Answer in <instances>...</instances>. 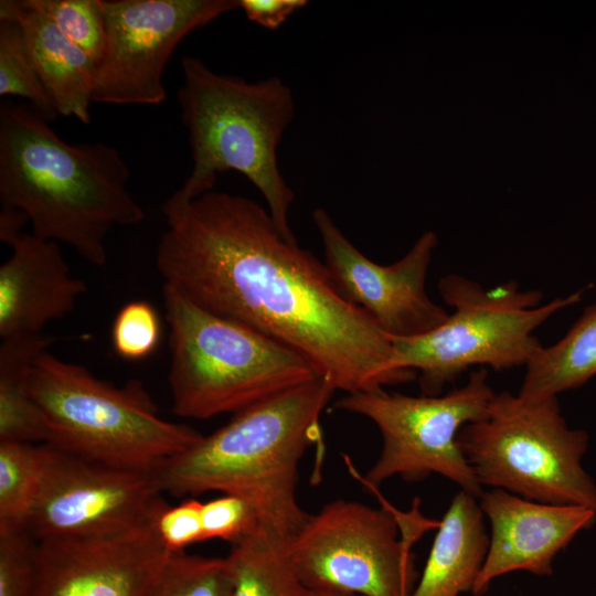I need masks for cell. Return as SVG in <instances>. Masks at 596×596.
I'll list each match as a JSON object with an SVG mask.
<instances>
[{
    "instance_id": "6da1fadb",
    "label": "cell",
    "mask_w": 596,
    "mask_h": 596,
    "mask_svg": "<svg viewBox=\"0 0 596 596\" xmlns=\"http://www.w3.org/2000/svg\"><path fill=\"white\" fill-rule=\"evenodd\" d=\"M162 212L156 267L163 285L287 345L336 391L375 392L417 377L395 364L389 337L339 294L324 262L286 240L254 200L212 190L163 203Z\"/></svg>"
},
{
    "instance_id": "7a4b0ae2",
    "label": "cell",
    "mask_w": 596,
    "mask_h": 596,
    "mask_svg": "<svg viewBox=\"0 0 596 596\" xmlns=\"http://www.w3.org/2000/svg\"><path fill=\"white\" fill-rule=\"evenodd\" d=\"M47 123L31 106L1 104V203L23 212L34 235L104 266L110 231L145 219L128 166L116 148L68 143Z\"/></svg>"
},
{
    "instance_id": "3957f363",
    "label": "cell",
    "mask_w": 596,
    "mask_h": 596,
    "mask_svg": "<svg viewBox=\"0 0 596 596\" xmlns=\"http://www.w3.org/2000/svg\"><path fill=\"white\" fill-rule=\"evenodd\" d=\"M334 389L317 376L233 415L151 476L174 497L220 491L247 500L259 528L288 544L309 518L296 497L299 462L321 438L320 415Z\"/></svg>"
},
{
    "instance_id": "277c9868",
    "label": "cell",
    "mask_w": 596,
    "mask_h": 596,
    "mask_svg": "<svg viewBox=\"0 0 596 596\" xmlns=\"http://www.w3.org/2000/svg\"><path fill=\"white\" fill-rule=\"evenodd\" d=\"M178 89L193 168L164 203L181 204L213 190L219 174H244L263 195L286 240L298 243L289 224L295 193L283 177L277 150L295 115L290 87L278 76L246 82L219 74L200 58L181 61Z\"/></svg>"
},
{
    "instance_id": "5b68a950",
    "label": "cell",
    "mask_w": 596,
    "mask_h": 596,
    "mask_svg": "<svg viewBox=\"0 0 596 596\" xmlns=\"http://www.w3.org/2000/svg\"><path fill=\"white\" fill-rule=\"evenodd\" d=\"M173 412L191 419L237 413L317 377L287 345L205 310L163 285Z\"/></svg>"
},
{
    "instance_id": "8992f818",
    "label": "cell",
    "mask_w": 596,
    "mask_h": 596,
    "mask_svg": "<svg viewBox=\"0 0 596 596\" xmlns=\"http://www.w3.org/2000/svg\"><path fill=\"white\" fill-rule=\"evenodd\" d=\"M29 389L47 444L114 468L151 473L203 437L161 418L141 381L116 386L49 350L35 360Z\"/></svg>"
},
{
    "instance_id": "52a82bcc",
    "label": "cell",
    "mask_w": 596,
    "mask_h": 596,
    "mask_svg": "<svg viewBox=\"0 0 596 596\" xmlns=\"http://www.w3.org/2000/svg\"><path fill=\"white\" fill-rule=\"evenodd\" d=\"M586 287L541 305L540 290L509 280L491 289L458 274L438 281L453 308L445 322L413 338H389L395 364L417 373L423 395H440L467 369L508 370L526 364L543 348L534 331L553 315L581 301Z\"/></svg>"
},
{
    "instance_id": "ba28073f",
    "label": "cell",
    "mask_w": 596,
    "mask_h": 596,
    "mask_svg": "<svg viewBox=\"0 0 596 596\" xmlns=\"http://www.w3.org/2000/svg\"><path fill=\"white\" fill-rule=\"evenodd\" d=\"M588 443L585 430L568 427L557 396L530 403L507 391L496 393L486 416L458 434L481 487L596 513V483L582 465Z\"/></svg>"
},
{
    "instance_id": "9c48e42d",
    "label": "cell",
    "mask_w": 596,
    "mask_h": 596,
    "mask_svg": "<svg viewBox=\"0 0 596 596\" xmlns=\"http://www.w3.org/2000/svg\"><path fill=\"white\" fill-rule=\"evenodd\" d=\"M418 512L334 500L310 514L287 544L304 586L359 596H409L417 578L412 545L426 528L438 526Z\"/></svg>"
},
{
    "instance_id": "30bf717a",
    "label": "cell",
    "mask_w": 596,
    "mask_h": 596,
    "mask_svg": "<svg viewBox=\"0 0 596 596\" xmlns=\"http://www.w3.org/2000/svg\"><path fill=\"white\" fill-rule=\"evenodd\" d=\"M494 394L487 369L479 368L462 386L444 395L359 392L336 401L334 407L369 418L381 433L380 457L361 479L371 490L394 476L414 482L438 473L479 498L482 487L459 447L458 434L486 416Z\"/></svg>"
},
{
    "instance_id": "8fae6325",
    "label": "cell",
    "mask_w": 596,
    "mask_h": 596,
    "mask_svg": "<svg viewBox=\"0 0 596 596\" xmlns=\"http://www.w3.org/2000/svg\"><path fill=\"white\" fill-rule=\"evenodd\" d=\"M106 46L93 103L158 105L168 61L193 30L240 9V0H100Z\"/></svg>"
},
{
    "instance_id": "7c38bea8",
    "label": "cell",
    "mask_w": 596,
    "mask_h": 596,
    "mask_svg": "<svg viewBox=\"0 0 596 596\" xmlns=\"http://www.w3.org/2000/svg\"><path fill=\"white\" fill-rule=\"evenodd\" d=\"M42 477L26 530L35 541L115 533L167 504L151 473L118 469L41 444Z\"/></svg>"
},
{
    "instance_id": "4fadbf2b",
    "label": "cell",
    "mask_w": 596,
    "mask_h": 596,
    "mask_svg": "<svg viewBox=\"0 0 596 596\" xmlns=\"http://www.w3.org/2000/svg\"><path fill=\"white\" fill-rule=\"evenodd\" d=\"M312 221L337 290L389 338L418 337L446 321L449 313L426 291L428 268L438 244L434 232L423 233L406 255L383 266L364 256L326 210H313Z\"/></svg>"
},
{
    "instance_id": "5bb4252c",
    "label": "cell",
    "mask_w": 596,
    "mask_h": 596,
    "mask_svg": "<svg viewBox=\"0 0 596 596\" xmlns=\"http://www.w3.org/2000/svg\"><path fill=\"white\" fill-rule=\"evenodd\" d=\"M155 519L115 533L36 541L33 596H145L171 555Z\"/></svg>"
},
{
    "instance_id": "9a60e30c",
    "label": "cell",
    "mask_w": 596,
    "mask_h": 596,
    "mask_svg": "<svg viewBox=\"0 0 596 596\" xmlns=\"http://www.w3.org/2000/svg\"><path fill=\"white\" fill-rule=\"evenodd\" d=\"M479 499L491 534L471 589L475 596L485 595L493 579L511 572L552 575L555 556L596 523V513L588 508L536 502L503 489L483 491Z\"/></svg>"
},
{
    "instance_id": "2e32d148",
    "label": "cell",
    "mask_w": 596,
    "mask_h": 596,
    "mask_svg": "<svg viewBox=\"0 0 596 596\" xmlns=\"http://www.w3.org/2000/svg\"><path fill=\"white\" fill-rule=\"evenodd\" d=\"M0 266V337L41 334L71 313L86 284L75 277L58 243L22 233Z\"/></svg>"
},
{
    "instance_id": "e0dca14e",
    "label": "cell",
    "mask_w": 596,
    "mask_h": 596,
    "mask_svg": "<svg viewBox=\"0 0 596 596\" xmlns=\"http://www.w3.org/2000/svg\"><path fill=\"white\" fill-rule=\"evenodd\" d=\"M0 20H12L23 30L29 52L58 115L91 123L95 65L44 14L24 0H1Z\"/></svg>"
},
{
    "instance_id": "ac0fdd59",
    "label": "cell",
    "mask_w": 596,
    "mask_h": 596,
    "mask_svg": "<svg viewBox=\"0 0 596 596\" xmlns=\"http://www.w3.org/2000/svg\"><path fill=\"white\" fill-rule=\"evenodd\" d=\"M483 517L476 497L462 490L454 497L409 596H460L471 592L489 547Z\"/></svg>"
},
{
    "instance_id": "d6986e66",
    "label": "cell",
    "mask_w": 596,
    "mask_h": 596,
    "mask_svg": "<svg viewBox=\"0 0 596 596\" xmlns=\"http://www.w3.org/2000/svg\"><path fill=\"white\" fill-rule=\"evenodd\" d=\"M517 394L525 402H540L577 389L596 375V302L586 307L566 334L542 348L526 364Z\"/></svg>"
},
{
    "instance_id": "ffe728a7",
    "label": "cell",
    "mask_w": 596,
    "mask_h": 596,
    "mask_svg": "<svg viewBox=\"0 0 596 596\" xmlns=\"http://www.w3.org/2000/svg\"><path fill=\"white\" fill-rule=\"evenodd\" d=\"M53 341L43 333L1 340L0 441L46 443V428L29 383L35 360Z\"/></svg>"
},
{
    "instance_id": "44dd1931",
    "label": "cell",
    "mask_w": 596,
    "mask_h": 596,
    "mask_svg": "<svg viewBox=\"0 0 596 596\" xmlns=\"http://www.w3.org/2000/svg\"><path fill=\"white\" fill-rule=\"evenodd\" d=\"M260 528L232 545V596H305L286 550Z\"/></svg>"
},
{
    "instance_id": "7402d4cb",
    "label": "cell",
    "mask_w": 596,
    "mask_h": 596,
    "mask_svg": "<svg viewBox=\"0 0 596 596\" xmlns=\"http://www.w3.org/2000/svg\"><path fill=\"white\" fill-rule=\"evenodd\" d=\"M41 477V444L0 441V532L26 530Z\"/></svg>"
},
{
    "instance_id": "603a6c76",
    "label": "cell",
    "mask_w": 596,
    "mask_h": 596,
    "mask_svg": "<svg viewBox=\"0 0 596 596\" xmlns=\"http://www.w3.org/2000/svg\"><path fill=\"white\" fill-rule=\"evenodd\" d=\"M0 95L26 99L47 121L58 116L35 68L23 30L12 20H0Z\"/></svg>"
},
{
    "instance_id": "cb8c5ba5",
    "label": "cell",
    "mask_w": 596,
    "mask_h": 596,
    "mask_svg": "<svg viewBox=\"0 0 596 596\" xmlns=\"http://www.w3.org/2000/svg\"><path fill=\"white\" fill-rule=\"evenodd\" d=\"M227 557L171 554L145 596H232Z\"/></svg>"
},
{
    "instance_id": "d4e9b609",
    "label": "cell",
    "mask_w": 596,
    "mask_h": 596,
    "mask_svg": "<svg viewBox=\"0 0 596 596\" xmlns=\"http://www.w3.org/2000/svg\"><path fill=\"white\" fill-rule=\"evenodd\" d=\"M47 17L71 42L93 61L95 68L106 46L105 18L100 0H24Z\"/></svg>"
},
{
    "instance_id": "484cf974",
    "label": "cell",
    "mask_w": 596,
    "mask_h": 596,
    "mask_svg": "<svg viewBox=\"0 0 596 596\" xmlns=\"http://www.w3.org/2000/svg\"><path fill=\"white\" fill-rule=\"evenodd\" d=\"M160 319L151 304L136 300L126 304L115 317L111 342L116 353L137 361L149 356L160 341Z\"/></svg>"
},
{
    "instance_id": "4316f807",
    "label": "cell",
    "mask_w": 596,
    "mask_h": 596,
    "mask_svg": "<svg viewBox=\"0 0 596 596\" xmlns=\"http://www.w3.org/2000/svg\"><path fill=\"white\" fill-rule=\"evenodd\" d=\"M35 547L28 530L0 532V596H33Z\"/></svg>"
},
{
    "instance_id": "83f0119b",
    "label": "cell",
    "mask_w": 596,
    "mask_h": 596,
    "mask_svg": "<svg viewBox=\"0 0 596 596\" xmlns=\"http://www.w3.org/2000/svg\"><path fill=\"white\" fill-rule=\"evenodd\" d=\"M201 514L204 540L221 539L233 545L259 529L253 505L235 494L202 503Z\"/></svg>"
},
{
    "instance_id": "f1b7e54d",
    "label": "cell",
    "mask_w": 596,
    "mask_h": 596,
    "mask_svg": "<svg viewBox=\"0 0 596 596\" xmlns=\"http://www.w3.org/2000/svg\"><path fill=\"white\" fill-rule=\"evenodd\" d=\"M202 503L189 499L178 505L166 504L155 519L157 534L171 554L204 541L202 524Z\"/></svg>"
},
{
    "instance_id": "f546056e",
    "label": "cell",
    "mask_w": 596,
    "mask_h": 596,
    "mask_svg": "<svg viewBox=\"0 0 596 596\" xmlns=\"http://www.w3.org/2000/svg\"><path fill=\"white\" fill-rule=\"evenodd\" d=\"M307 4L306 0H240V9L248 20L269 30L279 28Z\"/></svg>"
},
{
    "instance_id": "4dcf8cb0",
    "label": "cell",
    "mask_w": 596,
    "mask_h": 596,
    "mask_svg": "<svg viewBox=\"0 0 596 596\" xmlns=\"http://www.w3.org/2000/svg\"><path fill=\"white\" fill-rule=\"evenodd\" d=\"M29 222L26 215L20 210L3 206L0 213V238L3 243L10 244L22 233L24 225Z\"/></svg>"
},
{
    "instance_id": "1f68e13d",
    "label": "cell",
    "mask_w": 596,
    "mask_h": 596,
    "mask_svg": "<svg viewBox=\"0 0 596 596\" xmlns=\"http://www.w3.org/2000/svg\"><path fill=\"white\" fill-rule=\"evenodd\" d=\"M305 596H359V595H347V594H339V593H331V592L312 590V589L307 588Z\"/></svg>"
}]
</instances>
